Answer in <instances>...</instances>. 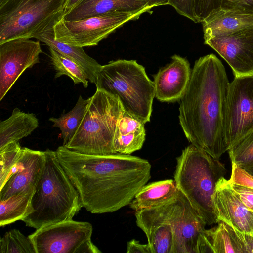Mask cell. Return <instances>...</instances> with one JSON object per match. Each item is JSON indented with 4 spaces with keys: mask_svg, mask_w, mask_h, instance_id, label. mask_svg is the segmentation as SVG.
I'll return each instance as SVG.
<instances>
[{
    "mask_svg": "<svg viewBox=\"0 0 253 253\" xmlns=\"http://www.w3.org/2000/svg\"><path fill=\"white\" fill-rule=\"evenodd\" d=\"M232 184L242 203L250 211L253 212V189L241 185Z\"/></svg>",
    "mask_w": 253,
    "mask_h": 253,
    "instance_id": "cell-35",
    "label": "cell"
},
{
    "mask_svg": "<svg viewBox=\"0 0 253 253\" xmlns=\"http://www.w3.org/2000/svg\"><path fill=\"white\" fill-rule=\"evenodd\" d=\"M38 126L39 120L35 114L14 108L9 118L0 123V150L30 135Z\"/></svg>",
    "mask_w": 253,
    "mask_h": 253,
    "instance_id": "cell-23",
    "label": "cell"
},
{
    "mask_svg": "<svg viewBox=\"0 0 253 253\" xmlns=\"http://www.w3.org/2000/svg\"><path fill=\"white\" fill-rule=\"evenodd\" d=\"M55 153L78 192L81 207L92 213H111L130 205L151 178V165L139 157L85 154L63 145Z\"/></svg>",
    "mask_w": 253,
    "mask_h": 253,
    "instance_id": "cell-1",
    "label": "cell"
},
{
    "mask_svg": "<svg viewBox=\"0 0 253 253\" xmlns=\"http://www.w3.org/2000/svg\"><path fill=\"white\" fill-rule=\"evenodd\" d=\"M67 0H4L0 3V44L30 39L63 18Z\"/></svg>",
    "mask_w": 253,
    "mask_h": 253,
    "instance_id": "cell-7",
    "label": "cell"
},
{
    "mask_svg": "<svg viewBox=\"0 0 253 253\" xmlns=\"http://www.w3.org/2000/svg\"><path fill=\"white\" fill-rule=\"evenodd\" d=\"M253 130V74L235 77L229 82L224 119L227 151Z\"/></svg>",
    "mask_w": 253,
    "mask_h": 253,
    "instance_id": "cell-10",
    "label": "cell"
},
{
    "mask_svg": "<svg viewBox=\"0 0 253 253\" xmlns=\"http://www.w3.org/2000/svg\"><path fill=\"white\" fill-rule=\"evenodd\" d=\"M21 150L18 141L10 143L0 150V188L3 185L18 161Z\"/></svg>",
    "mask_w": 253,
    "mask_h": 253,
    "instance_id": "cell-30",
    "label": "cell"
},
{
    "mask_svg": "<svg viewBox=\"0 0 253 253\" xmlns=\"http://www.w3.org/2000/svg\"><path fill=\"white\" fill-rule=\"evenodd\" d=\"M238 253L225 223L205 229L200 235L197 245V253Z\"/></svg>",
    "mask_w": 253,
    "mask_h": 253,
    "instance_id": "cell-24",
    "label": "cell"
},
{
    "mask_svg": "<svg viewBox=\"0 0 253 253\" xmlns=\"http://www.w3.org/2000/svg\"><path fill=\"white\" fill-rule=\"evenodd\" d=\"M144 124L124 110L119 120L114 138L115 153L130 155L141 149L146 138Z\"/></svg>",
    "mask_w": 253,
    "mask_h": 253,
    "instance_id": "cell-21",
    "label": "cell"
},
{
    "mask_svg": "<svg viewBox=\"0 0 253 253\" xmlns=\"http://www.w3.org/2000/svg\"><path fill=\"white\" fill-rule=\"evenodd\" d=\"M44 166L31 200L27 226L38 229L73 219L82 207L79 194L59 163L55 151H44Z\"/></svg>",
    "mask_w": 253,
    "mask_h": 253,
    "instance_id": "cell-3",
    "label": "cell"
},
{
    "mask_svg": "<svg viewBox=\"0 0 253 253\" xmlns=\"http://www.w3.org/2000/svg\"><path fill=\"white\" fill-rule=\"evenodd\" d=\"M201 23L204 39L206 40L253 26V14L236 7H221Z\"/></svg>",
    "mask_w": 253,
    "mask_h": 253,
    "instance_id": "cell-18",
    "label": "cell"
},
{
    "mask_svg": "<svg viewBox=\"0 0 253 253\" xmlns=\"http://www.w3.org/2000/svg\"><path fill=\"white\" fill-rule=\"evenodd\" d=\"M39 41L17 39L0 44V101L26 69L40 62Z\"/></svg>",
    "mask_w": 253,
    "mask_h": 253,
    "instance_id": "cell-11",
    "label": "cell"
},
{
    "mask_svg": "<svg viewBox=\"0 0 253 253\" xmlns=\"http://www.w3.org/2000/svg\"><path fill=\"white\" fill-rule=\"evenodd\" d=\"M173 200L158 207L135 211L136 224L145 234L152 253H173V231L169 213Z\"/></svg>",
    "mask_w": 253,
    "mask_h": 253,
    "instance_id": "cell-15",
    "label": "cell"
},
{
    "mask_svg": "<svg viewBox=\"0 0 253 253\" xmlns=\"http://www.w3.org/2000/svg\"><path fill=\"white\" fill-rule=\"evenodd\" d=\"M147 7L144 0H82L62 19L78 20L109 12L137 11Z\"/></svg>",
    "mask_w": 253,
    "mask_h": 253,
    "instance_id": "cell-19",
    "label": "cell"
},
{
    "mask_svg": "<svg viewBox=\"0 0 253 253\" xmlns=\"http://www.w3.org/2000/svg\"><path fill=\"white\" fill-rule=\"evenodd\" d=\"M89 98L84 99L81 96L78 98L74 108L69 112L63 114L59 118L51 117L49 121L53 122V127H58L63 140V145H66L75 133L84 115Z\"/></svg>",
    "mask_w": 253,
    "mask_h": 253,
    "instance_id": "cell-26",
    "label": "cell"
},
{
    "mask_svg": "<svg viewBox=\"0 0 253 253\" xmlns=\"http://www.w3.org/2000/svg\"><path fill=\"white\" fill-rule=\"evenodd\" d=\"M224 0H193V13L196 23L206 18L222 6Z\"/></svg>",
    "mask_w": 253,
    "mask_h": 253,
    "instance_id": "cell-32",
    "label": "cell"
},
{
    "mask_svg": "<svg viewBox=\"0 0 253 253\" xmlns=\"http://www.w3.org/2000/svg\"><path fill=\"white\" fill-rule=\"evenodd\" d=\"M34 191L22 192L0 200V226L21 220L31 212L30 204Z\"/></svg>",
    "mask_w": 253,
    "mask_h": 253,
    "instance_id": "cell-25",
    "label": "cell"
},
{
    "mask_svg": "<svg viewBox=\"0 0 253 253\" xmlns=\"http://www.w3.org/2000/svg\"><path fill=\"white\" fill-rule=\"evenodd\" d=\"M169 215L173 231V253H197L198 240L207 224L179 190Z\"/></svg>",
    "mask_w": 253,
    "mask_h": 253,
    "instance_id": "cell-12",
    "label": "cell"
},
{
    "mask_svg": "<svg viewBox=\"0 0 253 253\" xmlns=\"http://www.w3.org/2000/svg\"><path fill=\"white\" fill-rule=\"evenodd\" d=\"M229 84L222 63L211 53L195 61L179 100V123L186 137L218 160L227 151L224 126Z\"/></svg>",
    "mask_w": 253,
    "mask_h": 253,
    "instance_id": "cell-2",
    "label": "cell"
},
{
    "mask_svg": "<svg viewBox=\"0 0 253 253\" xmlns=\"http://www.w3.org/2000/svg\"><path fill=\"white\" fill-rule=\"evenodd\" d=\"M95 84L96 88L117 97L125 111L144 124L150 121L155 95L154 83L136 61L118 59L102 65Z\"/></svg>",
    "mask_w": 253,
    "mask_h": 253,
    "instance_id": "cell-5",
    "label": "cell"
},
{
    "mask_svg": "<svg viewBox=\"0 0 253 253\" xmlns=\"http://www.w3.org/2000/svg\"><path fill=\"white\" fill-rule=\"evenodd\" d=\"M81 0H67L64 15L77 6Z\"/></svg>",
    "mask_w": 253,
    "mask_h": 253,
    "instance_id": "cell-39",
    "label": "cell"
},
{
    "mask_svg": "<svg viewBox=\"0 0 253 253\" xmlns=\"http://www.w3.org/2000/svg\"><path fill=\"white\" fill-rule=\"evenodd\" d=\"M222 7H236L253 14V0H224Z\"/></svg>",
    "mask_w": 253,
    "mask_h": 253,
    "instance_id": "cell-36",
    "label": "cell"
},
{
    "mask_svg": "<svg viewBox=\"0 0 253 253\" xmlns=\"http://www.w3.org/2000/svg\"><path fill=\"white\" fill-rule=\"evenodd\" d=\"M174 180L207 225L216 223L212 202L216 184L226 173L219 160L192 144L176 158Z\"/></svg>",
    "mask_w": 253,
    "mask_h": 253,
    "instance_id": "cell-4",
    "label": "cell"
},
{
    "mask_svg": "<svg viewBox=\"0 0 253 253\" xmlns=\"http://www.w3.org/2000/svg\"><path fill=\"white\" fill-rule=\"evenodd\" d=\"M92 225L73 219L41 227L29 235L36 253H100Z\"/></svg>",
    "mask_w": 253,
    "mask_h": 253,
    "instance_id": "cell-9",
    "label": "cell"
},
{
    "mask_svg": "<svg viewBox=\"0 0 253 253\" xmlns=\"http://www.w3.org/2000/svg\"><path fill=\"white\" fill-rule=\"evenodd\" d=\"M147 6L151 8L156 6L169 5L170 0H144Z\"/></svg>",
    "mask_w": 253,
    "mask_h": 253,
    "instance_id": "cell-38",
    "label": "cell"
},
{
    "mask_svg": "<svg viewBox=\"0 0 253 253\" xmlns=\"http://www.w3.org/2000/svg\"><path fill=\"white\" fill-rule=\"evenodd\" d=\"M0 253H36L29 238L19 230L12 229L5 233L0 240Z\"/></svg>",
    "mask_w": 253,
    "mask_h": 253,
    "instance_id": "cell-28",
    "label": "cell"
},
{
    "mask_svg": "<svg viewBox=\"0 0 253 253\" xmlns=\"http://www.w3.org/2000/svg\"><path fill=\"white\" fill-rule=\"evenodd\" d=\"M230 66L235 77L253 74V26L204 40Z\"/></svg>",
    "mask_w": 253,
    "mask_h": 253,
    "instance_id": "cell-13",
    "label": "cell"
},
{
    "mask_svg": "<svg viewBox=\"0 0 253 253\" xmlns=\"http://www.w3.org/2000/svg\"><path fill=\"white\" fill-rule=\"evenodd\" d=\"M126 252L127 253H152L149 244H143L135 239L127 242Z\"/></svg>",
    "mask_w": 253,
    "mask_h": 253,
    "instance_id": "cell-37",
    "label": "cell"
},
{
    "mask_svg": "<svg viewBox=\"0 0 253 253\" xmlns=\"http://www.w3.org/2000/svg\"><path fill=\"white\" fill-rule=\"evenodd\" d=\"M55 24H51L42 32L35 34L33 38L78 63L85 72L89 81L95 84L102 65L88 56L83 47L72 46L57 40L55 38Z\"/></svg>",
    "mask_w": 253,
    "mask_h": 253,
    "instance_id": "cell-20",
    "label": "cell"
},
{
    "mask_svg": "<svg viewBox=\"0 0 253 253\" xmlns=\"http://www.w3.org/2000/svg\"><path fill=\"white\" fill-rule=\"evenodd\" d=\"M151 7L134 12H114L72 21L61 19L54 26L55 38L78 47L97 45L104 39L126 23L135 20Z\"/></svg>",
    "mask_w": 253,
    "mask_h": 253,
    "instance_id": "cell-8",
    "label": "cell"
},
{
    "mask_svg": "<svg viewBox=\"0 0 253 253\" xmlns=\"http://www.w3.org/2000/svg\"><path fill=\"white\" fill-rule=\"evenodd\" d=\"M45 161L44 151L22 148L19 158L3 185L0 188V200L35 190Z\"/></svg>",
    "mask_w": 253,
    "mask_h": 253,
    "instance_id": "cell-16",
    "label": "cell"
},
{
    "mask_svg": "<svg viewBox=\"0 0 253 253\" xmlns=\"http://www.w3.org/2000/svg\"><path fill=\"white\" fill-rule=\"evenodd\" d=\"M241 167L244 169L249 173L253 175V163L243 166Z\"/></svg>",
    "mask_w": 253,
    "mask_h": 253,
    "instance_id": "cell-40",
    "label": "cell"
},
{
    "mask_svg": "<svg viewBox=\"0 0 253 253\" xmlns=\"http://www.w3.org/2000/svg\"><path fill=\"white\" fill-rule=\"evenodd\" d=\"M251 234L253 235V229H252V230Z\"/></svg>",
    "mask_w": 253,
    "mask_h": 253,
    "instance_id": "cell-42",
    "label": "cell"
},
{
    "mask_svg": "<svg viewBox=\"0 0 253 253\" xmlns=\"http://www.w3.org/2000/svg\"><path fill=\"white\" fill-rule=\"evenodd\" d=\"M228 152L231 163L240 167L253 163V130L235 143Z\"/></svg>",
    "mask_w": 253,
    "mask_h": 253,
    "instance_id": "cell-29",
    "label": "cell"
},
{
    "mask_svg": "<svg viewBox=\"0 0 253 253\" xmlns=\"http://www.w3.org/2000/svg\"><path fill=\"white\" fill-rule=\"evenodd\" d=\"M52 65L56 71L55 78L67 75L75 84L82 83L84 87L88 86V78L85 72L78 63L49 47Z\"/></svg>",
    "mask_w": 253,
    "mask_h": 253,
    "instance_id": "cell-27",
    "label": "cell"
},
{
    "mask_svg": "<svg viewBox=\"0 0 253 253\" xmlns=\"http://www.w3.org/2000/svg\"><path fill=\"white\" fill-rule=\"evenodd\" d=\"M212 202L217 223L222 221L251 234L253 212L244 205L233 188L230 180L224 176L219 178L216 184Z\"/></svg>",
    "mask_w": 253,
    "mask_h": 253,
    "instance_id": "cell-14",
    "label": "cell"
},
{
    "mask_svg": "<svg viewBox=\"0 0 253 253\" xmlns=\"http://www.w3.org/2000/svg\"><path fill=\"white\" fill-rule=\"evenodd\" d=\"M232 164L230 179L232 184L245 186L253 189V175L249 173L242 167Z\"/></svg>",
    "mask_w": 253,
    "mask_h": 253,
    "instance_id": "cell-33",
    "label": "cell"
},
{
    "mask_svg": "<svg viewBox=\"0 0 253 253\" xmlns=\"http://www.w3.org/2000/svg\"><path fill=\"white\" fill-rule=\"evenodd\" d=\"M169 5L180 15L196 23L193 13V0H170Z\"/></svg>",
    "mask_w": 253,
    "mask_h": 253,
    "instance_id": "cell-34",
    "label": "cell"
},
{
    "mask_svg": "<svg viewBox=\"0 0 253 253\" xmlns=\"http://www.w3.org/2000/svg\"><path fill=\"white\" fill-rule=\"evenodd\" d=\"M225 224L238 253H253V235Z\"/></svg>",
    "mask_w": 253,
    "mask_h": 253,
    "instance_id": "cell-31",
    "label": "cell"
},
{
    "mask_svg": "<svg viewBox=\"0 0 253 253\" xmlns=\"http://www.w3.org/2000/svg\"><path fill=\"white\" fill-rule=\"evenodd\" d=\"M4 0H0V3H2Z\"/></svg>",
    "mask_w": 253,
    "mask_h": 253,
    "instance_id": "cell-41",
    "label": "cell"
},
{
    "mask_svg": "<svg viewBox=\"0 0 253 253\" xmlns=\"http://www.w3.org/2000/svg\"><path fill=\"white\" fill-rule=\"evenodd\" d=\"M89 99L79 127L64 146L89 155L116 153L114 138L124 111L122 104L117 97L98 88Z\"/></svg>",
    "mask_w": 253,
    "mask_h": 253,
    "instance_id": "cell-6",
    "label": "cell"
},
{
    "mask_svg": "<svg viewBox=\"0 0 253 253\" xmlns=\"http://www.w3.org/2000/svg\"><path fill=\"white\" fill-rule=\"evenodd\" d=\"M178 189L174 180L166 179L144 185L129 205L135 211L165 205L176 197Z\"/></svg>",
    "mask_w": 253,
    "mask_h": 253,
    "instance_id": "cell-22",
    "label": "cell"
},
{
    "mask_svg": "<svg viewBox=\"0 0 253 253\" xmlns=\"http://www.w3.org/2000/svg\"><path fill=\"white\" fill-rule=\"evenodd\" d=\"M191 69L186 58L174 54L171 62L154 75L155 97L159 101H179L189 82Z\"/></svg>",
    "mask_w": 253,
    "mask_h": 253,
    "instance_id": "cell-17",
    "label": "cell"
}]
</instances>
